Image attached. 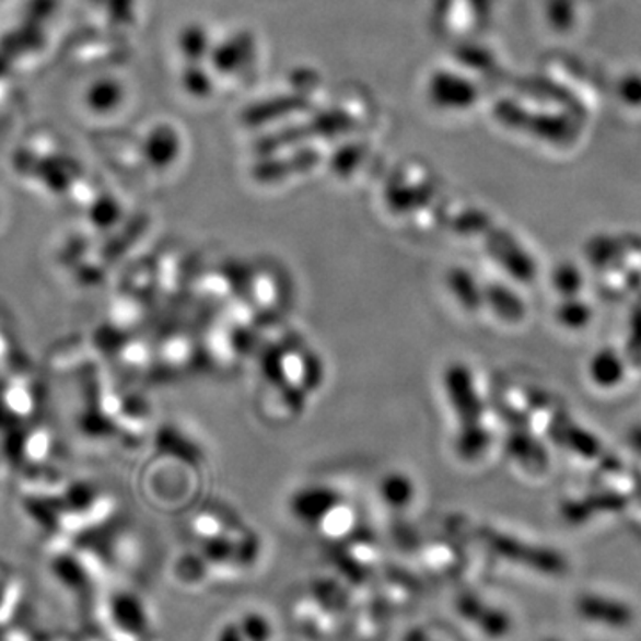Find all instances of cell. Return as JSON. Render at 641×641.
Returning <instances> with one entry per match:
<instances>
[{
	"label": "cell",
	"instance_id": "cell-1",
	"mask_svg": "<svg viewBox=\"0 0 641 641\" xmlns=\"http://www.w3.org/2000/svg\"><path fill=\"white\" fill-rule=\"evenodd\" d=\"M444 388L451 410L458 422L455 447L465 459H476L489 444L487 424L483 422V405L473 373L464 364L453 362L445 368Z\"/></svg>",
	"mask_w": 641,
	"mask_h": 641
},
{
	"label": "cell",
	"instance_id": "cell-2",
	"mask_svg": "<svg viewBox=\"0 0 641 641\" xmlns=\"http://www.w3.org/2000/svg\"><path fill=\"white\" fill-rule=\"evenodd\" d=\"M249 285L254 288L252 302L255 308L266 316L277 314L278 308L283 305V296L288 298L282 278L268 269H257V273L249 277Z\"/></svg>",
	"mask_w": 641,
	"mask_h": 641
},
{
	"label": "cell",
	"instance_id": "cell-3",
	"mask_svg": "<svg viewBox=\"0 0 641 641\" xmlns=\"http://www.w3.org/2000/svg\"><path fill=\"white\" fill-rule=\"evenodd\" d=\"M431 96L435 98L436 104L442 107L462 106V104H469V93H467V84L459 81L458 77L450 75V73H441L436 75L431 82Z\"/></svg>",
	"mask_w": 641,
	"mask_h": 641
},
{
	"label": "cell",
	"instance_id": "cell-4",
	"mask_svg": "<svg viewBox=\"0 0 641 641\" xmlns=\"http://www.w3.org/2000/svg\"><path fill=\"white\" fill-rule=\"evenodd\" d=\"M380 496L383 503L394 508H405L416 499V483L405 474H388L380 483Z\"/></svg>",
	"mask_w": 641,
	"mask_h": 641
}]
</instances>
